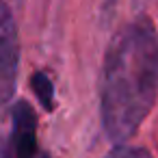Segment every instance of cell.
Returning a JSON list of instances; mask_svg holds the SVG:
<instances>
[{
    "instance_id": "1",
    "label": "cell",
    "mask_w": 158,
    "mask_h": 158,
    "mask_svg": "<svg viewBox=\"0 0 158 158\" xmlns=\"http://www.w3.org/2000/svg\"><path fill=\"white\" fill-rule=\"evenodd\" d=\"M158 100V33L147 18L126 24L108 44L100 115L108 139L123 145L134 136Z\"/></svg>"
},
{
    "instance_id": "2",
    "label": "cell",
    "mask_w": 158,
    "mask_h": 158,
    "mask_svg": "<svg viewBox=\"0 0 158 158\" xmlns=\"http://www.w3.org/2000/svg\"><path fill=\"white\" fill-rule=\"evenodd\" d=\"M7 147L13 158H52L37 143V117L26 100H18L11 108V136Z\"/></svg>"
},
{
    "instance_id": "3",
    "label": "cell",
    "mask_w": 158,
    "mask_h": 158,
    "mask_svg": "<svg viewBox=\"0 0 158 158\" xmlns=\"http://www.w3.org/2000/svg\"><path fill=\"white\" fill-rule=\"evenodd\" d=\"M18 63H20L18 31H15L11 9L5 5L2 26H0V85H2V102L5 104H9L13 100L15 78H18Z\"/></svg>"
},
{
    "instance_id": "4",
    "label": "cell",
    "mask_w": 158,
    "mask_h": 158,
    "mask_svg": "<svg viewBox=\"0 0 158 158\" xmlns=\"http://www.w3.org/2000/svg\"><path fill=\"white\" fill-rule=\"evenodd\" d=\"M31 87H33V91H35L39 104L44 106V110L52 113V110L56 108V104H54V85H52L50 76H48L46 72H41V69L35 72V74L31 76Z\"/></svg>"
},
{
    "instance_id": "5",
    "label": "cell",
    "mask_w": 158,
    "mask_h": 158,
    "mask_svg": "<svg viewBox=\"0 0 158 158\" xmlns=\"http://www.w3.org/2000/svg\"><path fill=\"white\" fill-rule=\"evenodd\" d=\"M106 158H152L149 152L141 147H128V145H117Z\"/></svg>"
},
{
    "instance_id": "6",
    "label": "cell",
    "mask_w": 158,
    "mask_h": 158,
    "mask_svg": "<svg viewBox=\"0 0 158 158\" xmlns=\"http://www.w3.org/2000/svg\"><path fill=\"white\" fill-rule=\"evenodd\" d=\"M2 158H13V156H11V152H9V147H7V145H5V152H2Z\"/></svg>"
}]
</instances>
